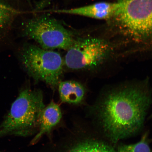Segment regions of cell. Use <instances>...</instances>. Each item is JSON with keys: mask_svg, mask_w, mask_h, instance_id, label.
Instances as JSON below:
<instances>
[{"mask_svg": "<svg viewBox=\"0 0 152 152\" xmlns=\"http://www.w3.org/2000/svg\"><path fill=\"white\" fill-rule=\"evenodd\" d=\"M151 101L149 91L142 86L107 91L91 110L99 134L113 144L135 135L143 128Z\"/></svg>", "mask_w": 152, "mask_h": 152, "instance_id": "cell-1", "label": "cell"}, {"mask_svg": "<svg viewBox=\"0 0 152 152\" xmlns=\"http://www.w3.org/2000/svg\"><path fill=\"white\" fill-rule=\"evenodd\" d=\"M45 106L39 90L21 91L0 125V138L9 135L27 137L37 134Z\"/></svg>", "mask_w": 152, "mask_h": 152, "instance_id": "cell-2", "label": "cell"}, {"mask_svg": "<svg viewBox=\"0 0 152 152\" xmlns=\"http://www.w3.org/2000/svg\"><path fill=\"white\" fill-rule=\"evenodd\" d=\"M120 6L113 18L124 35L135 41L149 39L152 34V0H118Z\"/></svg>", "mask_w": 152, "mask_h": 152, "instance_id": "cell-3", "label": "cell"}, {"mask_svg": "<svg viewBox=\"0 0 152 152\" xmlns=\"http://www.w3.org/2000/svg\"><path fill=\"white\" fill-rule=\"evenodd\" d=\"M20 58L24 69L35 80L44 82L54 90L58 86L64 65L59 53L26 44L20 51Z\"/></svg>", "mask_w": 152, "mask_h": 152, "instance_id": "cell-4", "label": "cell"}, {"mask_svg": "<svg viewBox=\"0 0 152 152\" xmlns=\"http://www.w3.org/2000/svg\"><path fill=\"white\" fill-rule=\"evenodd\" d=\"M23 32L26 37L48 50H67L76 39L73 32L59 21L47 14L37 15L26 20Z\"/></svg>", "mask_w": 152, "mask_h": 152, "instance_id": "cell-5", "label": "cell"}, {"mask_svg": "<svg viewBox=\"0 0 152 152\" xmlns=\"http://www.w3.org/2000/svg\"><path fill=\"white\" fill-rule=\"evenodd\" d=\"M111 50V45L104 39L95 37L77 39L67 50L64 65L73 70L94 68L106 59Z\"/></svg>", "mask_w": 152, "mask_h": 152, "instance_id": "cell-6", "label": "cell"}, {"mask_svg": "<svg viewBox=\"0 0 152 152\" xmlns=\"http://www.w3.org/2000/svg\"><path fill=\"white\" fill-rule=\"evenodd\" d=\"M102 137L75 126L43 152H117L113 144Z\"/></svg>", "mask_w": 152, "mask_h": 152, "instance_id": "cell-7", "label": "cell"}, {"mask_svg": "<svg viewBox=\"0 0 152 152\" xmlns=\"http://www.w3.org/2000/svg\"><path fill=\"white\" fill-rule=\"evenodd\" d=\"M120 3L101 2L77 8L54 10L51 12L58 14L80 15L99 20H109L113 18L118 9Z\"/></svg>", "mask_w": 152, "mask_h": 152, "instance_id": "cell-8", "label": "cell"}, {"mask_svg": "<svg viewBox=\"0 0 152 152\" xmlns=\"http://www.w3.org/2000/svg\"><path fill=\"white\" fill-rule=\"evenodd\" d=\"M62 117V112L59 106L54 102H51L43 110L40 120L39 131L30 144L34 145L44 135L49 134L60 123Z\"/></svg>", "mask_w": 152, "mask_h": 152, "instance_id": "cell-9", "label": "cell"}, {"mask_svg": "<svg viewBox=\"0 0 152 152\" xmlns=\"http://www.w3.org/2000/svg\"><path fill=\"white\" fill-rule=\"evenodd\" d=\"M61 100L63 103L79 105L84 101L86 91L84 86L77 82H60L58 85Z\"/></svg>", "mask_w": 152, "mask_h": 152, "instance_id": "cell-10", "label": "cell"}, {"mask_svg": "<svg viewBox=\"0 0 152 152\" xmlns=\"http://www.w3.org/2000/svg\"><path fill=\"white\" fill-rule=\"evenodd\" d=\"M18 11L0 0V32L11 23Z\"/></svg>", "mask_w": 152, "mask_h": 152, "instance_id": "cell-11", "label": "cell"}, {"mask_svg": "<svg viewBox=\"0 0 152 152\" xmlns=\"http://www.w3.org/2000/svg\"><path fill=\"white\" fill-rule=\"evenodd\" d=\"M116 150L117 152H151L147 134H144L140 141L137 143L119 144Z\"/></svg>", "mask_w": 152, "mask_h": 152, "instance_id": "cell-12", "label": "cell"}, {"mask_svg": "<svg viewBox=\"0 0 152 152\" xmlns=\"http://www.w3.org/2000/svg\"><path fill=\"white\" fill-rule=\"evenodd\" d=\"M25 1H26L28 2L29 3H30V0H24Z\"/></svg>", "mask_w": 152, "mask_h": 152, "instance_id": "cell-13", "label": "cell"}, {"mask_svg": "<svg viewBox=\"0 0 152 152\" xmlns=\"http://www.w3.org/2000/svg\"><path fill=\"white\" fill-rule=\"evenodd\" d=\"M0 152H2L0 151Z\"/></svg>", "mask_w": 152, "mask_h": 152, "instance_id": "cell-14", "label": "cell"}]
</instances>
